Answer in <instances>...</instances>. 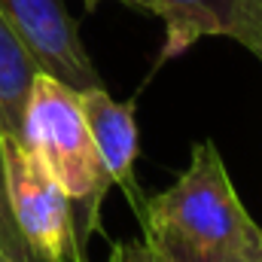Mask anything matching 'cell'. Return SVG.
I'll return each instance as SVG.
<instances>
[{
    "label": "cell",
    "instance_id": "obj_2",
    "mask_svg": "<svg viewBox=\"0 0 262 262\" xmlns=\"http://www.w3.org/2000/svg\"><path fill=\"white\" fill-rule=\"evenodd\" d=\"M21 143L31 146L43 165L64 186L76 216V235L85 250L89 235L98 229V210L113 186L92 128L85 122L79 92L49 73H37L28 92Z\"/></svg>",
    "mask_w": 262,
    "mask_h": 262
},
{
    "label": "cell",
    "instance_id": "obj_1",
    "mask_svg": "<svg viewBox=\"0 0 262 262\" xmlns=\"http://www.w3.org/2000/svg\"><path fill=\"white\" fill-rule=\"evenodd\" d=\"M146 241L168 262H220L259 229L235 195L220 149L201 140L180 180L143 201Z\"/></svg>",
    "mask_w": 262,
    "mask_h": 262
},
{
    "label": "cell",
    "instance_id": "obj_11",
    "mask_svg": "<svg viewBox=\"0 0 262 262\" xmlns=\"http://www.w3.org/2000/svg\"><path fill=\"white\" fill-rule=\"evenodd\" d=\"M220 262H262V229H253L235 250H229Z\"/></svg>",
    "mask_w": 262,
    "mask_h": 262
},
{
    "label": "cell",
    "instance_id": "obj_8",
    "mask_svg": "<svg viewBox=\"0 0 262 262\" xmlns=\"http://www.w3.org/2000/svg\"><path fill=\"white\" fill-rule=\"evenodd\" d=\"M226 37L253 52L262 64V0H238L226 28Z\"/></svg>",
    "mask_w": 262,
    "mask_h": 262
},
{
    "label": "cell",
    "instance_id": "obj_3",
    "mask_svg": "<svg viewBox=\"0 0 262 262\" xmlns=\"http://www.w3.org/2000/svg\"><path fill=\"white\" fill-rule=\"evenodd\" d=\"M3 156L12 220L34 262H85L73 204L55 174L31 146L15 137L3 140Z\"/></svg>",
    "mask_w": 262,
    "mask_h": 262
},
{
    "label": "cell",
    "instance_id": "obj_7",
    "mask_svg": "<svg viewBox=\"0 0 262 262\" xmlns=\"http://www.w3.org/2000/svg\"><path fill=\"white\" fill-rule=\"evenodd\" d=\"M40 70L21 40L12 34L9 21L0 12V131L3 137L21 140V119H25V104L31 82Z\"/></svg>",
    "mask_w": 262,
    "mask_h": 262
},
{
    "label": "cell",
    "instance_id": "obj_10",
    "mask_svg": "<svg viewBox=\"0 0 262 262\" xmlns=\"http://www.w3.org/2000/svg\"><path fill=\"white\" fill-rule=\"evenodd\" d=\"M107 262H168V259L159 253V247L152 241L143 238V241H122V244H116Z\"/></svg>",
    "mask_w": 262,
    "mask_h": 262
},
{
    "label": "cell",
    "instance_id": "obj_9",
    "mask_svg": "<svg viewBox=\"0 0 262 262\" xmlns=\"http://www.w3.org/2000/svg\"><path fill=\"white\" fill-rule=\"evenodd\" d=\"M3 131H0V247L9 262H34L25 238L15 229L12 207H9V192H6V156H3Z\"/></svg>",
    "mask_w": 262,
    "mask_h": 262
},
{
    "label": "cell",
    "instance_id": "obj_5",
    "mask_svg": "<svg viewBox=\"0 0 262 262\" xmlns=\"http://www.w3.org/2000/svg\"><path fill=\"white\" fill-rule=\"evenodd\" d=\"M79 104L85 113V122L92 128V137L98 143L101 162L113 183H119L125 192L134 180V159H137V125H134V107L119 104L107 95L104 85L79 92Z\"/></svg>",
    "mask_w": 262,
    "mask_h": 262
},
{
    "label": "cell",
    "instance_id": "obj_12",
    "mask_svg": "<svg viewBox=\"0 0 262 262\" xmlns=\"http://www.w3.org/2000/svg\"><path fill=\"white\" fill-rule=\"evenodd\" d=\"M0 262H9L6 259V253H3V247H0Z\"/></svg>",
    "mask_w": 262,
    "mask_h": 262
},
{
    "label": "cell",
    "instance_id": "obj_6",
    "mask_svg": "<svg viewBox=\"0 0 262 262\" xmlns=\"http://www.w3.org/2000/svg\"><path fill=\"white\" fill-rule=\"evenodd\" d=\"M85 9H98L104 0H79ZM122 6L149 12L165 25V58L186 52L201 37H226L232 9L238 0H119Z\"/></svg>",
    "mask_w": 262,
    "mask_h": 262
},
{
    "label": "cell",
    "instance_id": "obj_4",
    "mask_svg": "<svg viewBox=\"0 0 262 262\" xmlns=\"http://www.w3.org/2000/svg\"><path fill=\"white\" fill-rule=\"evenodd\" d=\"M0 12L40 73L76 92L104 85L61 0H0Z\"/></svg>",
    "mask_w": 262,
    "mask_h": 262
}]
</instances>
